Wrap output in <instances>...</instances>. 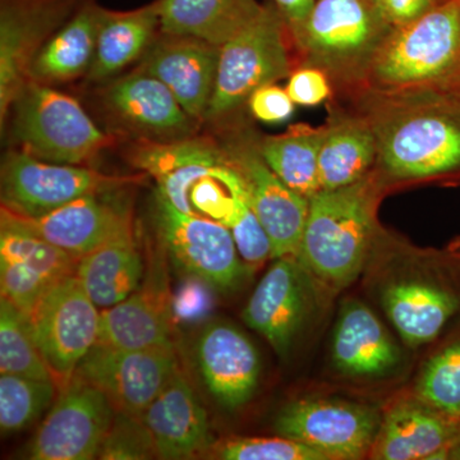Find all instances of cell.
<instances>
[{"label": "cell", "mask_w": 460, "mask_h": 460, "mask_svg": "<svg viewBox=\"0 0 460 460\" xmlns=\"http://www.w3.org/2000/svg\"><path fill=\"white\" fill-rule=\"evenodd\" d=\"M366 93L376 165L395 181H460V98L445 89Z\"/></svg>", "instance_id": "1"}, {"label": "cell", "mask_w": 460, "mask_h": 460, "mask_svg": "<svg viewBox=\"0 0 460 460\" xmlns=\"http://www.w3.org/2000/svg\"><path fill=\"white\" fill-rule=\"evenodd\" d=\"M375 187L368 175L338 190H321L310 199L296 259L332 289L349 287L361 275L375 229Z\"/></svg>", "instance_id": "2"}, {"label": "cell", "mask_w": 460, "mask_h": 460, "mask_svg": "<svg viewBox=\"0 0 460 460\" xmlns=\"http://www.w3.org/2000/svg\"><path fill=\"white\" fill-rule=\"evenodd\" d=\"M392 30L374 0H316L310 16L289 31L305 66H316L341 86L363 91Z\"/></svg>", "instance_id": "3"}, {"label": "cell", "mask_w": 460, "mask_h": 460, "mask_svg": "<svg viewBox=\"0 0 460 460\" xmlns=\"http://www.w3.org/2000/svg\"><path fill=\"white\" fill-rule=\"evenodd\" d=\"M460 68V0H443L396 27L372 63L365 90L445 89Z\"/></svg>", "instance_id": "4"}, {"label": "cell", "mask_w": 460, "mask_h": 460, "mask_svg": "<svg viewBox=\"0 0 460 460\" xmlns=\"http://www.w3.org/2000/svg\"><path fill=\"white\" fill-rule=\"evenodd\" d=\"M11 114L12 133L21 150L44 162L84 165L115 142L77 100L50 84L27 83Z\"/></svg>", "instance_id": "5"}, {"label": "cell", "mask_w": 460, "mask_h": 460, "mask_svg": "<svg viewBox=\"0 0 460 460\" xmlns=\"http://www.w3.org/2000/svg\"><path fill=\"white\" fill-rule=\"evenodd\" d=\"M289 40V27L279 9L274 3L263 4L250 25L220 47L217 84L205 120L226 119L257 89L290 75Z\"/></svg>", "instance_id": "6"}, {"label": "cell", "mask_w": 460, "mask_h": 460, "mask_svg": "<svg viewBox=\"0 0 460 460\" xmlns=\"http://www.w3.org/2000/svg\"><path fill=\"white\" fill-rule=\"evenodd\" d=\"M142 175H111L84 165L57 164L13 150L3 159L2 208L23 217H40L87 195L140 181Z\"/></svg>", "instance_id": "7"}, {"label": "cell", "mask_w": 460, "mask_h": 460, "mask_svg": "<svg viewBox=\"0 0 460 460\" xmlns=\"http://www.w3.org/2000/svg\"><path fill=\"white\" fill-rule=\"evenodd\" d=\"M154 224L163 246L181 270L217 292L230 293L241 286L248 269L228 226L178 210L157 190Z\"/></svg>", "instance_id": "8"}, {"label": "cell", "mask_w": 460, "mask_h": 460, "mask_svg": "<svg viewBox=\"0 0 460 460\" xmlns=\"http://www.w3.org/2000/svg\"><path fill=\"white\" fill-rule=\"evenodd\" d=\"M98 308L74 274L51 288L30 317L36 344L58 390L74 377L78 365L98 343Z\"/></svg>", "instance_id": "9"}, {"label": "cell", "mask_w": 460, "mask_h": 460, "mask_svg": "<svg viewBox=\"0 0 460 460\" xmlns=\"http://www.w3.org/2000/svg\"><path fill=\"white\" fill-rule=\"evenodd\" d=\"M381 420L376 408L361 402L302 398L281 408L274 429L328 460H354L370 454Z\"/></svg>", "instance_id": "10"}, {"label": "cell", "mask_w": 460, "mask_h": 460, "mask_svg": "<svg viewBox=\"0 0 460 460\" xmlns=\"http://www.w3.org/2000/svg\"><path fill=\"white\" fill-rule=\"evenodd\" d=\"M115 417L104 393L77 375L58 390L47 417L27 445L32 460L98 458Z\"/></svg>", "instance_id": "11"}, {"label": "cell", "mask_w": 460, "mask_h": 460, "mask_svg": "<svg viewBox=\"0 0 460 460\" xmlns=\"http://www.w3.org/2000/svg\"><path fill=\"white\" fill-rule=\"evenodd\" d=\"M178 370L174 345L118 349L96 343L75 375L104 393L118 413L141 419Z\"/></svg>", "instance_id": "12"}, {"label": "cell", "mask_w": 460, "mask_h": 460, "mask_svg": "<svg viewBox=\"0 0 460 460\" xmlns=\"http://www.w3.org/2000/svg\"><path fill=\"white\" fill-rule=\"evenodd\" d=\"M87 0H0V124L18 93L30 83V69L41 48Z\"/></svg>", "instance_id": "13"}, {"label": "cell", "mask_w": 460, "mask_h": 460, "mask_svg": "<svg viewBox=\"0 0 460 460\" xmlns=\"http://www.w3.org/2000/svg\"><path fill=\"white\" fill-rule=\"evenodd\" d=\"M230 164L246 184L253 211L268 233L272 260L298 255L310 199L288 187L271 171L255 142L233 138L222 145Z\"/></svg>", "instance_id": "14"}, {"label": "cell", "mask_w": 460, "mask_h": 460, "mask_svg": "<svg viewBox=\"0 0 460 460\" xmlns=\"http://www.w3.org/2000/svg\"><path fill=\"white\" fill-rule=\"evenodd\" d=\"M102 105L117 128L133 140H184L198 135L201 124L159 78L140 66L105 87Z\"/></svg>", "instance_id": "15"}, {"label": "cell", "mask_w": 460, "mask_h": 460, "mask_svg": "<svg viewBox=\"0 0 460 460\" xmlns=\"http://www.w3.org/2000/svg\"><path fill=\"white\" fill-rule=\"evenodd\" d=\"M314 277L295 256L275 259L242 313L248 328L286 357L314 305Z\"/></svg>", "instance_id": "16"}, {"label": "cell", "mask_w": 460, "mask_h": 460, "mask_svg": "<svg viewBox=\"0 0 460 460\" xmlns=\"http://www.w3.org/2000/svg\"><path fill=\"white\" fill-rule=\"evenodd\" d=\"M75 266L77 260L65 251L2 217L0 289L26 316L51 288L75 274Z\"/></svg>", "instance_id": "17"}, {"label": "cell", "mask_w": 460, "mask_h": 460, "mask_svg": "<svg viewBox=\"0 0 460 460\" xmlns=\"http://www.w3.org/2000/svg\"><path fill=\"white\" fill-rule=\"evenodd\" d=\"M195 358L206 390L224 410H241L255 395L261 358L237 326L222 321L205 325L196 341Z\"/></svg>", "instance_id": "18"}, {"label": "cell", "mask_w": 460, "mask_h": 460, "mask_svg": "<svg viewBox=\"0 0 460 460\" xmlns=\"http://www.w3.org/2000/svg\"><path fill=\"white\" fill-rule=\"evenodd\" d=\"M219 58L217 45L160 32L142 58L140 68L159 78L181 108L202 123L213 99Z\"/></svg>", "instance_id": "19"}, {"label": "cell", "mask_w": 460, "mask_h": 460, "mask_svg": "<svg viewBox=\"0 0 460 460\" xmlns=\"http://www.w3.org/2000/svg\"><path fill=\"white\" fill-rule=\"evenodd\" d=\"M98 195H87L40 217H23L2 208V217L80 260L111 239L133 232L132 217Z\"/></svg>", "instance_id": "20"}, {"label": "cell", "mask_w": 460, "mask_h": 460, "mask_svg": "<svg viewBox=\"0 0 460 460\" xmlns=\"http://www.w3.org/2000/svg\"><path fill=\"white\" fill-rule=\"evenodd\" d=\"M128 156L136 168L155 181L157 192L189 214H195L190 199L192 187L226 162L222 144L198 135L171 142L135 140Z\"/></svg>", "instance_id": "21"}, {"label": "cell", "mask_w": 460, "mask_h": 460, "mask_svg": "<svg viewBox=\"0 0 460 460\" xmlns=\"http://www.w3.org/2000/svg\"><path fill=\"white\" fill-rule=\"evenodd\" d=\"M141 420L156 458L190 459L213 447L208 413L181 370L148 405Z\"/></svg>", "instance_id": "22"}, {"label": "cell", "mask_w": 460, "mask_h": 460, "mask_svg": "<svg viewBox=\"0 0 460 460\" xmlns=\"http://www.w3.org/2000/svg\"><path fill=\"white\" fill-rule=\"evenodd\" d=\"M335 370L352 378H378L401 363L402 352L367 305L347 299L339 310L332 339Z\"/></svg>", "instance_id": "23"}, {"label": "cell", "mask_w": 460, "mask_h": 460, "mask_svg": "<svg viewBox=\"0 0 460 460\" xmlns=\"http://www.w3.org/2000/svg\"><path fill=\"white\" fill-rule=\"evenodd\" d=\"M383 305L399 337L411 348L432 343L460 314V284L450 277L387 287Z\"/></svg>", "instance_id": "24"}, {"label": "cell", "mask_w": 460, "mask_h": 460, "mask_svg": "<svg viewBox=\"0 0 460 460\" xmlns=\"http://www.w3.org/2000/svg\"><path fill=\"white\" fill-rule=\"evenodd\" d=\"M459 434L460 420L420 401L402 402L381 420L370 456L380 460L438 459Z\"/></svg>", "instance_id": "25"}, {"label": "cell", "mask_w": 460, "mask_h": 460, "mask_svg": "<svg viewBox=\"0 0 460 460\" xmlns=\"http://www.w3.org/2000/svg\"><path fill=\"white\" fill-rule=\"evenodd\" d=\"M159 0L131 11L102 8L87 80L105 83L141 60L160 35Z\"/></svg>", "instance_id": "26"}, {"label": "cell", "mask_w": 460, "mask_h": 460, "mask_svg": "<svg viewBox=\"0 0 460 460\" xmlns=\"http://www.w3.org/2000/svg\"><path fill=\"white\" fill-rule=\"evenodd\" d=\"M98 343L118 349H145L172 343L171 302L164 292L145 284L100 314Z\"/></svg>", "instance_id": "27"}, {"label": "cell", "mask_w": 460, "mask_h": 460, "mask_svg": "<svg viewBox=\"0 0 460 460\" xmlns=\"http://www.w3.org/2000/svg\"><path fill=\"white\" fill-rule=\"evenodd\" d=\"M102 5L87 0L33 59L30 81L50 84L87 75L95 56Z\"/></svg>", "instance_id": "28"}, {"label": "cell", "mask_w": 460, "mask_h": 460, "mask_svg": "<svg viewBox=\"0 0 460 460\" xmlns=\"http://www.w3.org/2000/svg\"><path fill=\"white\" fill-rule=\"evenodd\" d=\"M262 8L257 0H159L160 30L223 47Z\"/></svg>", "instance_id": "29"}, {"label": "cell", "mask_w": 460, "mask_h": 460, "mask_svg": "<svg viewBox=\"0 0 460 460\" xmlns=\"http://www.w3.org/2000/svg\"><path fill=\"white\" fill-rule=\"evenodd\" d=\"M142 274L144 262L133 232L81 257L75 271L91 301L102 310L135 293L140 288Z\"/></svg>", "instance_id": "30"}, {"label": "cell", "mask_w": 460, "mask_h": 460, "mask_svg": "<svg viewBox=\"0 0 460 460\" xmlns=\"http://www.w3.org/2000/svg\"><path fill=\"white\" fill-rule=\"evenodd\" d=\"M326 127L319 156L321 190H338L367 177L377 146L365 118H338Z\"/></svg>", "instance_id": "31"}, {"label": "cell", "mask_w": 460, "mask_h": 460, "mask_svg": "<svg viewBox=\"0 0 460 460\" xmlns=\"http://www.w3.org/2000/svg\"><path fill=\"white\" fill-rule=\"evenodd\" d=\"M326 127L296 124L257 142L266 164L288 187L310 199L321 190L319 156Z\"/></svg>", "instance_id": "32"}, {"label": "cell", "mask_w": 460, "mask_h": 460, "mask_svg": "<svg viewBox=\"0 0 460 460\" xmlns=\"http://www.w3.org/2000/svg\"><path fill=\"white\" fill-rule=\"evenodd\" d=\"M0 374L54 381L33 337L31 320L3 296L0 301Z\"/></svg>", "instance_id": "33"}, {"label": "cell", "mask_w": 460, "mask_h": 460, "mask_svg": "<svg viewBox=\"0 0 460 460\" xmlns=\"http://www.w3.org/2000/svg\"><path fill=\"white\" fill-rule=\"evenodd\" d=\"M419 401L460 420V330L429 357L417 380Z\"/></svg>", "instance_id": "34"}, {"label": "cell", "mask_w": 460, "mask_h": 460, "mask_svg": "<svg viewBox=\"0 0 460 460\" xmlns=\"http://www.w3.org/2000/svg\"><path fill=\"white\" fill-rule=\"evenodd\" d=\"M58 386L51 380L20 375H0V429L3 436L29 429L57 398Z\"/></svg>", "instance_id": "35"}, {"label": "cell", "mask_w": 460, "mask_h": 460, "mask_svg": "<svg viewBox=\"0 0 460 460\" xmlns=\"http://www.w3.org/2000/svg\"><path fill=\"white\" fill-rule=\"evenodd\" d=\"M246 192V184L241 174L226 157L224 164L215 168L192 187L190 206L193 213L226 226L237 199Z\"/></svg>", "instance_id": "36"}, {"label": "cell", "mask_w": 460, "mask_h": 460, "mask_svg": "<svg viewBox=\"0 0 460 460\" xmlns=\"http://www.w3.org/2000/svg\"><path fill=\"white\" fill-rule=\"evenodd\" d=\"M215 456L224 460H328L313 447L295 438H229L215 447Z\"/></svg>", "instance_id": "37"}, {"label": "cell", "mask_w": 460, "mask_h": 460, "mask_svg": "<svg viewBox=\"0 0 460 460\" xmlns=\"http://www.w3.org/2000/svg\"><path fill=\"white\" fill-rule=\"evenodd\" d=\"M226 226L232 232L239 256L247 269L257 268L272 260L270 238L250 204L248 192L237 199Z\"/></svg>", "instance_id": "38"}, {"label": "cell", "mask_w": 460, "mask_h": 460, "mask_svg": "<svg viewBox=\"0 0 460 460\" xmlns=\"http://www.w3.org/2000/svg\"><path fill=\"white\" fill-rule=\"evenodd\" d=\"M156 456L153 441L144 422L137 417L115 411L107 438L100 449L99 459L135 460Z\"/></svg>", "instance_id": "39"}, {"label": "cell", "mask_w": 460, "mask_h": 460, "mask_svg": "<svg viewBox=\"0 0 460 460\" xmlns=\"http://www.w3.org/2000/svg\"><path fill=\"white\" fill-rule=\"evenodd\" d=\"M286 90L296 105L314 107L332 95V81L316 66H304L290 74Z\"/></svg>", "instance_id": "40"}, {"label": "cell", "mask_w": 460, "mask_h": 460, "mask_svg": "<svg viewBox=\"0 0 460 460\" xmlns=\"http://www.w3.org/2000/svg\"><path fill=\"white\" fill-rule=\"evenodd\" d=\"M251 113L263 123H283L295 113L296 104L286 89L275 84L257 89L247 102Z\"/></svg>", "instance_id": "41"}, {"label": "cell", "mask_w": 460, "mask_h": 460, "mask_svg": "<svg viewBox=\"0 0 460 460\" xmlns=\"http://www.w3.org/2000/svg\"><path fill=\"white\" fill-rule=\"evenodd\" d=\"M443 0H374L387 25L396 29L425 16Z\"/></svg>", "instance_id": "42"}, {"label": "cell", "mask_w": 460, "mask_h": 460, "mask_svg": "<svg viewBox=\"0 0 460 460\" xmlns=\"http://www.w3.org/2000/svg\"><path fill=\"white\" fill-rule=\"evenodd\" d=\"M272 3L279 9L290 30L301 25L310 16L316 0H272Z\"/></svg>", "instance_id": "43"}, {"label": "cell", "mask_w": 460, "mask_h": 460, "mask_svg": "<svg viewBox=\"0 0 460 460\" xmlns=\"http://www.w3.org/2000/svg\"><path fill=\"white\" fill-rule=\"evenodd\" d=\"M445 90L452 91V93H456V95H458L460 98V68L458 74L453 78L452 83L447 84Z\"/></svg>", "instance_id": "44"}]
</instances>
